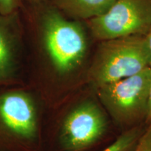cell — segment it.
<instances>
[{
  "label": "cell",
  "mask_w": 151,
  "mask_h": 151,
  "mask_svg": "<svg viewBox=\"0 0 151 151\" xmlns=\"http://www.w3.org/2000/svg\"><path fill=\"white\" fill-rule=\"evenodd\" d=\"M20 14L27 83L52 109L87 84L97 41L86 22L67 18L49 1H23Z\"/></svg>",
  "instance_id": "obj_1"
},
{
  "label": "cell",
  "mask_w": 151,
  "mask_h": 151,
  "mask_svg": "<svg viewBox=\"0 0 151 151\" xmlns=\"http://www.w3.org/2000/svg\"><path fill=\"white\" fill-rule=\"evenodd\" d=\"M80 90L48 110L43 151H90L104 137L108 128L104 109L94 90Z\"/></svg>",
  "instance_id": "obj_2"
},
{
  "label": "cell",
  "mask_w": 151,
  "mask_h": 151,
  "mask_svg": "<svg viewBox=\"0 0 151 151\" xmlns=\"http://www.w3.org/2000/svg\"><path fill=\"white\" fill-rule=\"evenodd\" d=\"M48 110L29 85L0 87V150L43 151Z\"/></svg>",
  "instance_id": "obj_3"
},
{
  "label": "cell",
  "mask_w": 151,
  "mask_h": 151,
  "mask_svg": "<svg viewBox=\"0 0 151 151\" xmlns=\"http://www.w3.org/2000/svg\"><path fill=\"white\" fill-rule=\"evenodd\" d=\"M150 67L145 36H129L98 41L88 71L92 88L129 77Z\"/></svg>",
  "instance_id": "obj_4"
},
{
  "label": "cell",
  "mask_w": 151,
  "mask_h": 151,
  "mask_svg": "<svg viewBox=\"0 0 151 151\" xmlns=\"http://www.w3.org/2000/svg\"><path fill=\"white\" fill-rule=\"evenodd\" d=\"M150 82L151 67H148L135 75L92 88L113 120L127 126L146 118Z\"/></svg>",
  "instance_id": "obj_5"
},
{
  "label": "cell",
  "mask_w": 151,
  "mask_h": 151,
  "mask_svg": "<svg viewBox=\"0 0 151 151\" xmlns=\"http://www.w3.org/2000/svg\"><path fill=\"white\" fill-rule=\"evenodd\" d=\"M85 22L97 42L146 36L151 28V0H117L104 14Z\"/></svg>",
  "instance_id": "obj_6"
},
{
  "label": "cell",
  "mask_w": 151,
  "mask_h": 151,
  "mask_svg": "<svg viewBox=\"0 0 151 151\" xmlns=\"http://www.w3.org/2000/svg\"><path fill=\"white\" fill-rule=\"evenodd\" d=\"M27 83L25 46L20 11L0 13V87Z\"/></svg>",
  "instance_id": "obj_7"
},
{
  "label": "cell",
  "mask_w": 151,
  "mask_h": 151,
  "mask_svg": "<svg viewBox=\"0 0 151 151\" xmlns=\"http://www.w3.org/2000/svg\"><path fill=\"white\" fill-rule=\"evenodd\" d=\"M117 0H48L67 18L87 21L106 12Z\"/></svg>",
  "instance_id": "obj_8"
},
{
  "label": "cell",
  "mask_w": 151,
  "mask_h": 151,
  "mask_svg": "<svg viewBox=\"0 0 151 151\" xmlns=\"http://www.w3.org/2000/svg\"><path fill=\"white\" fill-rule=\"evenodd\" d=\"M145 129L139 126L132 127L101 151H133Z\"/></svg>",
  "instance_id": "obj_9"
},
{
  "label": "cell",
  "mask_w": 151,
  "mask_h": 151,
  "mask_svg": "<svg viewBox=\"0 0 151 151\" xmlns=\"http://www.w3.org/2000/svg\"><path fill=\"white\" fill-rule=\"evenodd\" d=\"M24 0H0V13L10 14L20 10Z\"/></svg>",
  "instance_id": "obj_10"
},
{
  "label": "cell",
  "mask_w": 151,
  "mask_h": 151,
  "mask_svg": "<svg viewBox=\"0 0 151 151\" xmlns=\"http://www.w3.org/2000/svg\"><path fill=\"white\" fill-rule=\"evenodd\" d=\"M133 151H151V124L146 128Z\"/></svg>",
  "instance_id": "obj_11"
},
{
  "label": "cell",
  "mask_w": 151,
  "mask_h": 151,
  "mask_svg": "<svg viewBox=\"0 0 151 151\" xmlns=\"http://www.w3.org/2000/svg\"><path fill=\"white\" fill-rule=\"evenodd\" d=\"M146 119L148 124H151V82L149 88L148 97V105H147V113Z\"/></svg>",
  "instance_id": "obj_12"
},
{
  "label": "cell",
  "mask_w": 151,
  "mask_h": 151,
  "mask_svg": "<svg viewBox=\"0 0 151 151\" xmlns=\"http://www.w3.org/2000/svg\"><path fill=\"white\" fill-rule=\"evenodd\" d=\"M146 37V40L147 43V46H148L149 53H150V67H151V28L149 30L148 34L145 36Z\"/></svg>",
  "instance_id": "obj_13"
},
{
  "label": "cell",
  "mask_w": 151,
  "mask_h": 151,
  "mask_svg": "<svg viewBox=\"0 0 151 151\" xmlns=\"http://www.w3.org/2000/svg\"><path fill=\"white\" fill-rule=\"evenodd\" d=\"M24 2L31 3V4H36V3H41L44 2V1H48V0H24Z\"/></svg>",
  "instance_id": "obj_14"
},
{
  "label": "cell",
  "mask_w": 151,
  "mask_h": 151,
  "mask_svg": "<svg viewBox=\"0 0 151 151\" xmlns=\"http://www.w3.org/2000/svg\"><path fill=\"white\" fill-rule=\"evenodd\" d=\"M0 151H4V150H0Z\"/></svg>",
  "instance_id": "obj_15"
}]
</instances>
